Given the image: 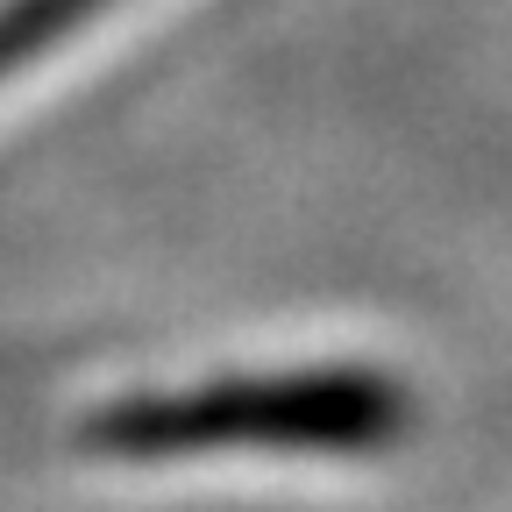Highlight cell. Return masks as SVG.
<instances>
[{
  "mask_svg": "<svg viewBox=\"0 0 512 512\" xmlns=\"http://www.w3.org/2000/svg\"><path fill=\"white\" fill-rule=\"evenodd\" d=\"M384 413L377 392L356 377H256V384H214L171 406H128L93 427L100 448L128 463H171V456H214L242 441H285V448H342L377 434Z\"/></svg>",
  "mask_w": 512,
  "mask_h": 512,
  "instance_id": "cell-1",
  "label": "cell"
}]
</instances>
